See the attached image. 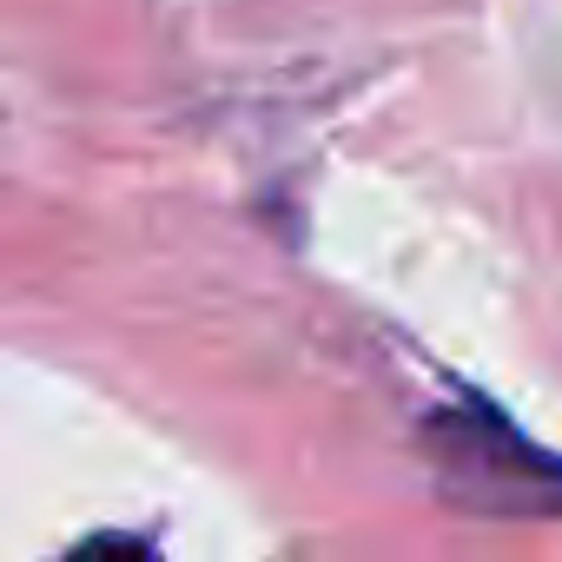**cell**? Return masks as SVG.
<instances>
[{"mask_svg":"<svg viewBox=\"0 0 562 562\" xmlns=\"http://www.w3.org/2000/svg\"><path fill=\"white\" fill-rule=\"evenodd\" d=\"M417 443L450 509L490 516V522L562 516V450L536 443L490 397L450 391V404H437L417 424Z\"/></svg>","mask_w":562,"mask_h":562,"instance_id":"obj_1","label":"cell"},{"mask_svg":"<svg viewBox=\"0 0 562 562\" xmlns=\"http://www.w3.org/2000/svg\"><path fill=\"white\" fill-rule=\"evenodd\" d=\"M60 562H159V549H153L146 536H126V529H100V536H87L80 549H67Z\"/></svg>","mask_w":562,"mask_h":562,"instance_id":"obj_2","label":"cell"}]
</instances>
